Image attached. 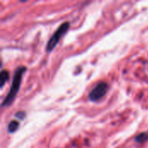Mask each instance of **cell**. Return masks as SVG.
I'll use <instances>...</instances> for the list:
<instances>
[{
    "label": "cell",
    "mask_w": 148,
    "mask_h": 148,
    "mask_svg": "<svg viewBox=\"0 0 148 148\" xmlns=\"http://www.w3.org/2000/svg\"><path fill=\"white\" fill-rule=\"evenodd\" d=\"M26 71V68L22 66V67H18L16 71H15V74H14V77H13V80H12V83H11V86H10V91L8 93V95L5 96L3 103H2V106L3 107H7V106H10L11 104V102L15 100L17 93H18V90H19V88H20V85H21V82H22V78H23V75L24 74V72Z\"/></svg>",
    "instance_id": "obj_1"
},
{
    "label": "cell",
    "mask_w": 148,
    "mask_h": 148,
    "mask_svg": "<svg viewBox=\"0 0 148 148\" xmlns=\"http://www.w3.org/2000/svg\"><path fill=\"white\" fill-rule=\"evenodd\" d=\"M69 29V23H68V22L63 23L62 24H61L58 27L56 31L52 35V36L49 38V40L47 42L46 50L48 52H50L54 49V48L56 46V44L58 43V42L60 41L62 36L68 31Z\"/></svg>",
    "instance_id": "obj_2"
},
{
    "label": "cell",
    "mask_w": 148,
    "mask_h": 148,
    "mask_svg": "<svg viewBox=\"0 0 148 148\" xmlns=\"http://www.w3.org/2000/svg\"><path fill=\"white\" fill-rule=\"evenodd\" d=\"M108 85L106 82H100L89 93V99L92 101H97L101 99L108 92Z\"/></svg>",
    "instance_id": "obj_3"
},
{
    "label": "cell",
    "mask_w": 148,
    "mask_h": 148,
    "mask_svg": "<svg viewBox=\"0 0 148 148\" xmlns=\"http://www.w3.org/2000/svg\"><path fill=\"white\" fill-rule=\"evenodd\" d=\"M18 127H19V123L16 121H11L8 125V132L10 134L16 132L17 130Z\"/></svg>",
    "instance_id": "obj_4"
},
{
    "label": "cell",
    "mask_w": 148,
    "mask_h": 148,
    "mask_svg": "<svg viewBox=\"0 0 148 148\" xmlns=\"http://www.w3.org/2000/svg\"><path fill=\"white\" fill-rule=\"evenodd\" d=\"M1 87H3L5 83V82L9 79V73L6 70H2L1 72Z\"/></svg>",
    "instance_id": "obj_5"
},
{
    "label": "cell",
    "mask_w": 148,
    "mask_h": 148,
    "mask_svg": "<svg viewBox=\"0 0 148 148\" xmlns=\"http://www.w3.org/2000/svg\"><path fill=\"white\" fill-rule=\"evenodd\" d=\"M148 140V134H146V133H144V134H140L139 136H137L136 138H135V140L137 141V142H140V143H143V142H145L146 140Z\"/></svg>",
    "instance_id": "obj_6"
}]
</instances>
